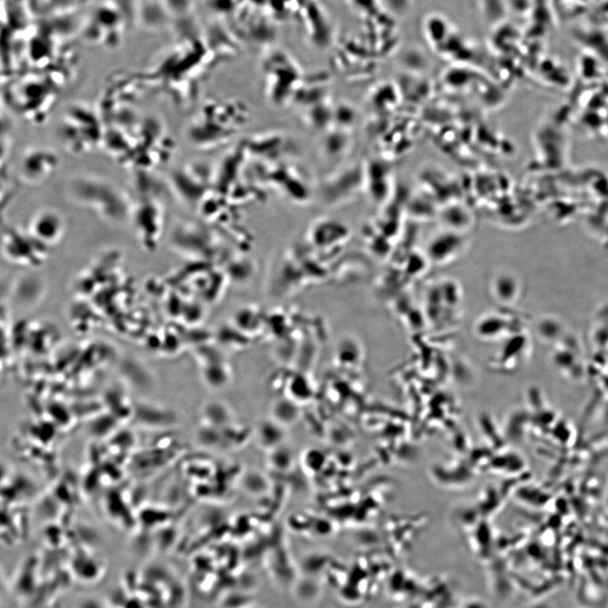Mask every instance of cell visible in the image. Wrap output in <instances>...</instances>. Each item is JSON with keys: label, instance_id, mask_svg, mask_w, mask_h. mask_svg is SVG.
<instances>
[{"label": "cell", "instance_id": "6da1fadb", "mask_svg": "<svg viewBox=\"0 0 608 608\" xmlns=\"http://www.w3.org/2000/svg\"><path fill=\"white\" fill-rule=\"evenodd\" d=\"M33 237L42 244H52L62 235L63 222L54 211L46 210L38 213L32 222Z\"/></svg>", "mask_w": 608, "mask_h": 608}]
</instances>
